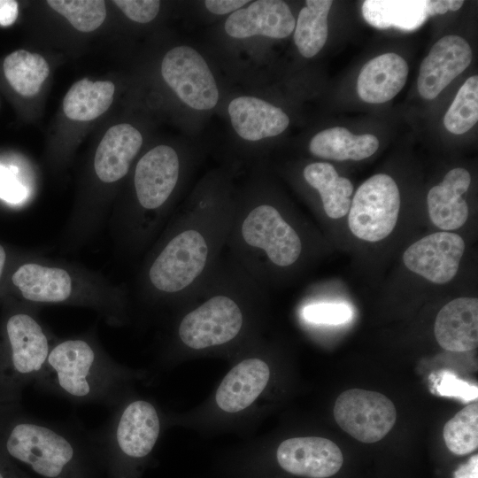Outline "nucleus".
I'll use <instances>...</instances> for the list:
<instances>
[{"label": "nucleus", "instance_id": "obj_38", "mask_svg": "<svg viewBox=\"0 0 478 478\" xmlns=\"http://www.w3.org/2000/svg\"><path fill=\"white\" fill-rule=\"evenodd\" d=\"M19 13L18 3L14 0H0V26L12 25Z\"/></svg>", "mask_w": 478, "mask_h": 478}, {"label": "nucleus", "instance_id": "obj_39", "mask_svg": "<svg viewBox=\"0 0 478 478\" xmlns=\"http://www.w3.org/2000/svg\"><path fill=\"white\" fill-rule=\"evenodd\" d=\"M453 478H478V455L472 456L467 462L459 466Z\"/></svg>", "mask_w": 478, "mask_h": 478}, {"label": "nucleus", "instance_id": "obj_5", "mask_svg": "<svg viewBox=\"0 0 478 478\" xmlns=\"http://www.w3.org/2000/svg\"><path fill=\"white\" fill-rule=\"evenodd\" d=\"M227 253L265 288L278 272L297 265L304 252L298 230L273 202L262 197L235 201Z\"/></svg>", "mask_w": 478, "mask_h": 478}, {"label": "nucleus", "instance_id": "obj_35", "mask_svg": "<svg viewBox=\"0 0 478 478\" xmlns=\"http://www.w3.org/2000/svg\"><path fill=\"white\" fill-rule=\"evenodd\" d=\"M204 5L206 9L214 14L224 15L229 12H234L241 9L243 5L249 3L246 0H205Z\"/></svg>", "mask_w": 478, "mask_h": 478}, {"label": "nucleus", "instance_id": "obj_13", "mask_svg": "<svg viewBox=\"0 0 478 478\" xmlns=\"http://www.w3.org/2000/svg\"><path fill=\"white\" fill-rule=\"evenodd\" d=\"M275 461L286 473L304 478H328L335 474L343 462L340 448L320 436H295L276 447Z\"/></svg>", "mask_w": 478, "mask_h": 478}, {"label": "nucleus", "instance_id": "obj_37", "mask_svg": "<svg viewBox=\"0 0 478 478\" xmlns=\"http://www.w3.org/2000/svg\"><path fill=\"white\" fill-rule=\"evenodd\" d=\"M0 478H33L24 472L18 464L0 453Z\"/></svg>", "mask_w": 478, "mask_h": 478}, {"label": "nucleus", "instance_id": "obj_20", "mask_svg": "<svg viewBox=\"0 0 478 478\" xmlns=\"http://www.w3.org/2000/svg\"><path fill=\"white\" fill-rule=\"evenodd\" d=\"M143 143L141 133L130 124L112 126L102 138L95 155L94 167L103 182L122 179Z\"/></svg>", "mask_w": 478, "mask_h": 478}, {"label": "nucleus", "instance_id": "obj_24", "mask_svg": "<svg viewBox=\"0 0 478 478\" xmlns=\"http://www.w3.org/2000/svg\"><path fill=\"white\" fill-rule=\"evenodd\" d=\"M305 181L318 191L325 214L339 219L350 210L353 185L345 177L339 176L335 167L327 162H313L303 170Z\"/></svg>", "mask_w": 478, "mask_h": 478}, {"label": "nucleus", "instance_id": "obj_7", "mask_svg": "<svg viewBox=\"0 0 478 478\" xmlns=\"http://www.w3.org/2000/svg\"><path fill=\"white\" fill-rule=\"evenodd\" d=\"M168 424L169 416L155 401L135 391L111 409L96 430L104 478H140Z\"/></svg>", "mask_w": 478, "mask_h": 478}, {"label": "nucleus", "instance_id": "obj_23", "mask_svg": "<svg viewBox=\"0 0 478 478\" xmlns=\"http://www.w3.org/2000/svg\"><path fill=\"white\" fill-rule=\"evenodd\" d=\"M378 147L379 141L376 136L370 134L353 135L342 127L319 132L309 143L312 155L339 161L364 159L372 156Z\"/></svg>", "mask_w": 478, "mask_h": 478}, {"label": "nucleus", "instance_id": "obj_22", "mask_svg": "<svg viewBox=\"0 0 478 478\" xmlns=\"http://www.w3.org/2000/svg\"><path fill=\"white\" fill-rule=\"evenodd\" d=\"M409 67L397 53H385L369 60L358 77L359 97L370 104H382L391 100L404 88Z\"/></svg>", "mask_w": 478, "mask_h": 478}, {"label": "nucleus", "instance_id": "obj_10", "mask_svg": "<svg viewBox=\"0 0 478 478\" xmlns=\"http://www.w3.org/2000/svg\"><path fill=\"white\" fill-rule=\"evenodd\" d=\"M400 209L397 183L387 174L373 175L357 189L349 210L351 233L367 242H378L394 229Z\"/></svg>", "mask_w": 478, "mask_h": 478}, {"label": "nucleus", "instance_id": "obj_3", "mask_svg": "<svg viewBox=\"0 0 478 478\" xmlns=\"http://www.w3.org/2000/svg\"><path fill=\"white\" fill-rule=\"evenodd\" d=\"M0 453L41 478H104L96 430L38 419L20 404L0 405Z\"/></svg>", "mask_w": 478, "mask_h": 478}, {"label": "nucleus", "instance_id": "obj_34", "mask_svg": "<svg viewBox=\"0 0 478 478\" xmlns=\"http://www.w3.org/2000/svg\"><path fill=\"white\" fill-rule=\"evenodd\" d=\"M115 4L124 14L138 23H148L159 12L160 2L156 0H115Z\"/></svg>", "mask_w": 478, "mask_h": 478}, {"label": "nucleus", "instance_id": "obj_36", "mask_svg": "<svg viewBox=\"0 0 478 478\" xmlns=\"http://www.w3.org/2000/svg\"><path fill=\"white\" fill-rule=\"evenodd\" d=\"M462 0H426L428 16L443 14L448 11H458L462 7Z\"/></svg>", "mask_w": 478, "mask_h": 478}, {"label": "nucleus", "instance_id": "obj_40", "mask_svg": "<svg viewBox=\"0 0 478 478\" xmlns=\"http://www.w3.org/2000/svg\"><path fill=\"white\" fill-rule=\"evenodd\" d=\"M5 259H6L5 251L3 248V246L0 245V277H1L2 274H3Z\"/></svg>", "mask_w": 478, "mask_h": 478}, {"label": "nucleus", "instance_id": "obj_8", "mask_svg": "<svg viewBox=\"0 0 478 478\" xmlns=\"http://www.w3.org/2000/svg\"><path fill=\"white\" fill-rule=\"evenodd\" d=\"M0 341V405L20 404L25 388L34 384L53 343L29 311L9 313Z\"/></svg>", "mask_w": 478, "mask_h": 478}, {"label": "nucleus", "instance_id": "obj_27", "mask_svg": "<svg viewBox=\"0 0 478 478\" xmlns=\"http://www.w3.org/2000/svg\"><path fill=\"white\" fill-rule=\"evenodd\" d=\"M332 4L331 0H307L301 9L294 28V42L305 58H312L325 45Z\"/></svg>", "mask_w": 478, "mask_h": 478}, {"label": "nucleus", "instance_id": "obj_15", "mask_svg": "<svg viewBox=\"0 0 478 478\" xmlns=\"http://www.w3.org/2000/svg\"><path fill=\"white\" fill-rule=\"evenodd\" d=\"M473 52L468 42L459 35L439 39L422 60L417 88L428 100L436 98L452 80L470 65Z\"/></svg>", "mask_w": 478, "mask_h": 478}, {"label": "nucleus", "instance_id": "obj_25", "mask_svg": "<svg viewBox=\"0 0 478 478\" xmlns=\"http://www.w3.org/2000/svg\"><path fill=\"white\" fill-rule=\"evenodd\" d=\"M364 19L373 27H391L412 31L428 18L425 0H366L362 4Z\"/></svg>", "mask_w": 478, "mask_h": 478}, {"label": "nucleus", "instance_id": "obj_17", "mask_svg": "<svg viewBox=\"0 0 478 478\" xmlns=\"http://www.w3.org/2000/svg\"><path fill=\"white\" fill-rule=\"evenodd\" d=\"M295 25V18L285 2L258 0L232 12L224 27L229 36L236 39L254 35L281 39L294 31Z\"/></svg>", "mask_w": 478, "mask_h": 478}, {"label": "nucleus", "instance_id": "obj_16", "mask_svg": "<svg viewBox=\"0 0 478 478\" xmlns=\"http://www.w3.org/2000/svg\"><path fill=\"white\" fill-rule=\"evenodd\" d=\"M12 281L21 297L31 303L88 305L74 289L71 274L62 267L26 263L15 271Z\"/></svg>", "mask_w": 478, "mask_h": 478}, {"label": "nucleus", "instance_id": "obj_30", "mask_svg": "<svg viewBox=\"0 0 478 478\" xmlns=\"http://www.w3.org/2000/svg\"><path fill=\"white\" fill-rule=\"evenodd\" d=\"M478 120V76L469 77L459 88L445 113L443 124L455 135L470 130Z\"/></svg>", "mask_w": 478, "mask_h": 478}, {"label": "nucleus", "instance_id": "obj_33", "mask_svg": "<svg viewBox=\"0 0 478 478\" xmlns=\"http://www.w3.org/2000/svg\"><path fill=\"white\" fill-rule=\"evenodd\" d=\"M436 389L443 397H456L464 403L476 401L478 395L477 386L462 381L447 371L442 374Z\"/></svg>", "mask_w": 478, "mask_h": 478}, {"label": "nucleus", "instance_id": "obj_11", "mask_svg": "<svg viewBox=\"0 0 478 478\" xmlns=\"http://www.w3.org/2000/svg\"><path fill=\"white\" fill-rule=\"evenodd\" d=\"M333 413L343 430L365 443L382 439L397 420V410L391 400L379 392L362 389H350L341 393Z\"/></svg>", "mask_w": 478, "mask_h": 478}, {"label": "nucleus", "instance_id": "obj_4", "mask_svg": "<svg viewBox=\"0 0 478 478\" xmlns=\"http://www.w3.org/2000/svg\"><path fill=\"white\" fill-rule=\"evenodd\" d=\"M147 375L145 370L115 361L93 336L81 335L53 343L33 385L73 404L101 405L111 410Z\"/></svg>", "mask_w": 478, "mask_h": 478}, {"label": "nucleus", "instance_id": "obj_32", "mask_svg": "<svg viewBox=\"0 0 478 478\" xmlns=\"http://www.w3.org/2000/svg\"><path fill=\"white\" fill-rule=\"evenodd\" d=\"M303 317L313 324L338 325L351 318V310L340 303H312L304 307Z\"/></svg>", "mask_w": 478, "mask_h": 478}, {"label": "nucleus", "instance_id": "obj_29", "mask_svg": "<svg viewBox=\"0 0 478 478\" xmlns=\"http://www.w3.org/2000/svg\"><path fill=\"white\" fill-rule=\"evenodd\" d=\"M443 439L447 448L456 455H466L478 447V404L474 401L443 427Z\"/></svg>", "mask_w": 478, "mask_h": 478}, {"label": "nucleus", "instance_id": "obj_21", "mask_svg": "<svg viewBox=\"0 0 478 478\" xmlns=\"http://www.w3.org/2000/svg\"><path fill=\"white\" fill-rule=\"evenodd\" d=\"M470 181L469 173L457 167L449 171L439 185L430 189L427 203L435 226L443 230H454L465 224L468 206L461 196L468 189Z\"/></svg>", "mask_w": 478, "mask_h": 478}, {"label": "nucleus", "instance_id": "obj_12", "mask_svg": "<svg viewBox=\"0 0 478 478\" xmlns=\"http://www.w3.org/2000/svg\"><path fill=\"white\" fill-rule=\"evenodd\" d=\"M166 83L188 106L210 110L219 99L215 79L204 58L189 46L181 45L166 53L161 63Z\"/></svg>", "mask_w": 478, "mask_h": 478}, {"label": "nucleus", "instance_id": "obj_1", "mask_svg": "<svg viewBox=\"0 0 478 478\" xmlns=\"http://www.w3.org/2000/svg\"><path fill=\"white\" fill-rule=\"evenodd\" d=\"M266 288L227 254L178 306L165 337L161 360L234 356L262 335Z\"/></svg>", "mask_w": 478, "mask_h": 478}, {"label": "nucleus", "instance_id": "obj_6", "mask_svg": "<svg viewBox=\"0 0 478 478\" xmlns=\"http://www.w3.org/2000/svg\"><path fill=\"white\" fill-rule=\"evenodd\" d=\"M232 357V366L204 404L189 414L169 416L170 424L222 428L237 426L262 413V403L274 376L262 335Z\"/></svg>", "mask_w": 478, "mask_h": 478}, {"label": "nucleus", "instance_id": "obj_14", "mask_svg": "<svg viewBox=\"0 0 478 478\" xmlns=\"http://www.w3.org/2000/svg\"><path fill=\"white\" fill-rule=\"evenodd\" d=\"M465 251V242L452 232L428 235L412 245L403 254L405 266L428 281L444 284L456 275Z\"/></svg>", "mask_w": 478, "mask_h": 478}, {"label": "nucleus", "instance_id": "obj_19", "mask_svg": "<svg viewBox=\"0 0 478 478\" xmlns=\"http://www.w3.org/2000/svg\"><path fill=\"white\" fill-rule=\"evenodd\" d=\"M227 111L235 131L251 142L276 136L289 124L288 115L281 108L255 96L233 99Z\"/></svg>", "mask_w": 478, "mask_h": 478}, {"label": "nucleus", "instance_id": "obj_31", "mask_svg": "<svg viewBox=\"0 0 478 478\" xmlns=\"http://www.w3.org/2000/svg\"><path fill=\"white\" fill-rule=\"evenodd\" d=\"M47 4L81 32L96 30L106 16L105 4L101 0H48Z\"/></svg>", "mask_w": 478, "mask_h": 478}, {"label": "nucleus", "instance_id": "obj_26", "mask_svg": "<svg viewBox=\"0 0 478 478\" xmlns=\"http://www.w3.org/2000/svg\"><path fill=\"white\" fill-rule=\"evenodd\" d=\"M114 91L115 86L112 81L81 80L66 93L63 101L64 112L73 120H92L108 110Z\"/></svg>", "mask_w": 478, "mask_h": 478}, {"label": "nucleus", "instance_id": "obj_9", "mask_svg": "<svg viewBox=\"0 0 478 478\" xmlns=\"http://www.w3.org/2000/svg\"><path fill=\"white\" fill-rule=\"evenodd\" d=\"M181 174V158L171 146L158 145L138 160L134 173L136 210L128 218L131 239L135 243L149 241L166 217Z\"/></svg>", "mask_w": 478, "mask_h": 478}, {"label": "nucleus", "instance_id": "obj_18", "mask_svg": "<svg viewBox=\"0 0 478 478\" xmlns=\"http://www.w3.org/2000/svg\"><path fill=\"white\" fill-rule=\"evenodd\" d=\"M435 337L444 350L465 352L478 344V299L459 297L446 304L437 313Z\"/></svg>", "mask_w": 478, "mask_h": 478}, {"label": "nucleus", "instance_id": "obj_28", "mask_svg": "<svg viewBox=\"0 0 478 478\" xmlns=\"http://www.w3.org/2000/svg\"><path fill=\"white\" fill-rule=\"evenodd\" d=\"M3 68L9 84L24 96L37 94L50 73L43 57L24 50L9 54L4 60Z\"/></svg>", "mask_w": 478, "mask_h": 478}, {"label": "nucleus", "instance_id": "obj_2", "mask_svg": "<svg viewBox=\"0 0 478 478\" xmlns=\"http://www.w3.org/2000/svg\"><path fill=\"white\" fill-rule=\"evenodd\" d=\"M234 204L203 190L173 216L143 266L148 303L174 309L206 280L224 255Z\"/></svg>", "mask_w": 478, "mask_h": 478}]
</instances>
